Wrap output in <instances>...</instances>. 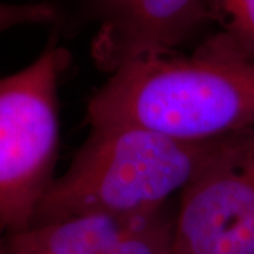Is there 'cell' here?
I'll return each mask as SVG.
<instances>
[{
  "label": "cell",
  "mask_w": 254,
  "mask_h": 254,
  "mask_svg": "<svg viewBox=\"0 0 254 254\" xmlns=\"http://www.w3.org/2000/svg\"><path fill=\"white\" fill-rule=\"evenodd\" d=\"M91 126L143 127L187 143L254 127V60L219 33L192 55H147L122 65L88 105Z\"/></svg>",
  "instance_id": "cell-1"
},
{
  "label": "cell",
  "mask_w": 254,
  "mask_h": 254,
  "mask_svg": "<svg viewBox=\"0 0 254 254\" xmlns=\"http://www.w3.org/2000/svg\"><path fill=\"white\" fill-rule=\"evenodd\" d=\"M226 138L187 143L143 127L92 126L69 168L40 200L31 226L82 215L133 219L158 212Z\"/></svg>",
  "instance_id": "cell-2"
},
{
  "label": "cell",
  "mask_w": 254,
  "mask_h": 254,
  "mask_svg": "<svg viewBox=\"0 0 254 254\" xmlns=\"http://www.w3.org/2000/svg\"><path fill=\"white\" fill-rule=\"evenodd\" d=\"M71 54L53 43L34 63L0 82V222L11 233L33 223L55 181L60 75Z\"/></svg>",
  "instance_id": "cell-3"
},
{
  "label": "cell",
  "mask_w": 254,
  "mask_h": 254,
  "mask_svg": "<svg viewBox=\"0 0 254 254\" xmlns=\"http://www.w3.org/2000/svg\"><path fill=\"white\" fill-rule=\"evenodd\" d=\"M173 254H254V127L227 137L184 188Z\"/></svg>",
  "instance_id": "cell-4"
},
{
  "label": "cell",
  "mask_w": 254,
  "mask_h": 254,
  "mask_svg": "<svg viewBox=\"0 0 254 254\" xmlns=\"http://www.w3.org/2000/svg\"><path fill=\"white\" fill-rule=\"evenodd\" d=\"M213 18L212 0H136L125 13L102 24L92 54L100 68L115 72L137 58L174 53Z\"/></svg>",
  "instance_id": "cell-5"
},
{
  "label": "cell",
  "mask_w": 254,
  "mask_h": 254,
  "mask_svg": "<svg viewBox=\"0 0 254 254\" xmlns=\"http://www.w3.org/2000/svg\"><path fill=\"white\" fill-rule=\"evenodd\" d=\"M131 219L82 215L11 233L3 254H112Z\"/></svg>",
  "instance_id": "cell-6"
},
{
  "label": "cell",
  "mask_w": 254,
  "mask_h": 254,
  "mask_svg": "<svg viewBox=\"0 0 254 254\" xmlns=\"http://www.w3.org/2000/svg\"><path fill=\"white\" fill-rule=\"evenodd\" d=\"M174 219L158 210L133 218L119 236L112 254H173Z\"/></svg>",
  "instance_id": "cell-7"
},
{
  "label": "cell",
  "mask_w": 254,
  "mask_h": 254,
  "mask_svg": "<svg viewBox=\"0 0 254 254\" xmlns=\"http://www.w3.org/2000/svg\"><path fill=\"white\" fill-rule=\"evenodd\" d=\"M223 34L233 47L254 60V0H212Z\"/></svg>",
  "instance_id": "cell-8"
},
{
  "label": "cell",
  "mask_w": 254,
  "mask_h": 254,
  "mask_svg": "<svg viewBox=\"0 0 254 254\" xmlns=\"http://www.w3.org/2000/svg\"><path fill=\"white\" fill-rule=\"evenodd\" d=\"M55 10L48 4H24V6H3L1 7V27L7 28L20 21H53Z\"/></svg>",
  "instance_id": "cell-9"
},
{
  "label": "cell",
  "mask_w": 254,
  "mask_h": 254,
  "mask_svg": "<svg viewBox=\"0 0 254 254\" xmlns=\"http://www.w3.org/2000/svg\"><path fill=\"white\" fill-rule=\"evenodd\" d=\"M134 1L136 0H108V11H109L108 18L125 13Z\"/></svg>",
  "instance_id": "cell-10"
}]
</instances>
